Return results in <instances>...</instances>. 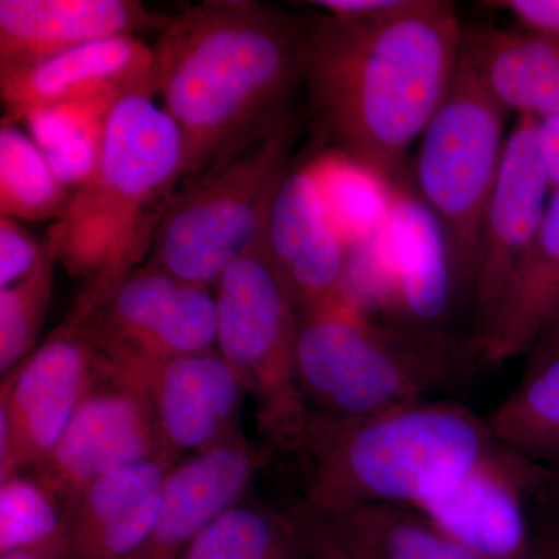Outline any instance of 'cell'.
I'll list each match as a JSON object with an SVG mask.
<instances>
[{
	"label": "cell",
	"mask_w": 559,
	"mask_h": 559,
	"mask_svg": "<svg viewBox=\"0 0 559 559\" xmlns=\"http://www.w3.org/2000/svg\"><path fill=\"white\" fill-rule=\"evenodd\" d=\"M463 33L454 3L443 0H409L374 21L301 20V86L319 138L395 186L450 91Z\"/></svg>",
	"instance_id": "cell-1"
},
{
	"label": "cell",
	"mask_w": 559,
	"mask_h": 559,
	"mask_svg": "<svg viewBox=\"0 0 559 559\" xmlns=\"http://www.w3.org/2000/svg\"><path fill=\"white\" fill-rule=\"evenodd\" d=\"M154 51V91L182 138V180L290 109L301 86V20L253 0L171 16Z\"/></svg>",
	"instance_id": "cell-2"
},
{
	"label": "cell",
	"mask_w": 559,
	"mask_h": 559,
	"mask_svg": "<svg viewBox=\"0 0 559 559\" xmlns=\"http://www.w3.org/2000/svg\"><path fill=\"white\" fill-rule=\"evenodd\" d=\"M153 98L138 92L116 103L97 167L44 240L68 274L84 280L76 314H90L138 270L182 182V138Z\"/></svg>",
	"instance_id": "cell-3"
},
{
	"label": "cell",
	"mask_w": 559,
	"mask_h": 559,
	"mask_svg": "<svg viewBox=\"0 0 559 559\" xmlns=\"http://www.w3.org/2000/svg\"><path fill=\"white\" fill-rule=\"evenodd\" d=\"M488 425L455 404L412 403L370 417L312 414L300 452L311 477L304 516L385 503L417 507L491 454Z\"/></svg>",
	"instance_id": "cell-4"
},
{
	"label": "cell",
	"mask_w": 559,
	"mask_h": 559,
	"mask_svg": "<svg viewBox=\"0 0 559 559\" xmlns=\"http://www.w3.org/2000/svg\"><path fill=\"white\" fill-rule=\"evenodd\" d=\"M293 108L180 182L146 263L197 285L221 274L263 234L296 143Z\"/></svg>",
	"instance_id": "cell-5"
},
{
	"label": "cell",
	"mask_w": 559,
	"mask_h": 559,
	"mask_svg": "<svg viewBox=\"0 0 559 559\" xmlns=\"http://www.w3.org/2000/svg\"><path fill=\"white\" fill-rule=\"evenodd\" d=\"M299 316L297 377L322 417L364 418L418 403L439 380L433 345L378 325L348 296Z\"/></svg>",
	"instance_id": "cell-6"
},
{
	"label": "cell",
	"mask_w": 559,
	"mask_h": 559,
	"mask_svg": "<svg viewBox=\"0 0 559 559\" xmlns=\"http://www.w3.org/2000/svg\"><path fill=\"white\" fill-rule=\"evenodd\" d=\"M503 108L462 55L447 97L423 134L419 198L447 238L454 286L473 294L484 216L507 145Z\"/></svg>",
	"instance_id": "cell-7"
},
{
	"label": "cell",
	"mask_w": 559,
	"mask_h": 559,
	"mask_svg": "<svg viewBox=\"0 0 559 559\" xmlns=\"http://www.w3.org/2000/svg\"><path fill=\"white\" fill-rule=\"evenodd\" d=\"M264 230L216 282V349L259 404L263 432L283 450L300 451L312 418L297 377L300 316Z\"/></svg>",
	"instance_id": "cell-8"
},
{
	"label": "cell",
	"mask_w": 559,
	"mask_h": 559,
	"mask_svg": "<svg viewBox=\"0 0 559 559\" xmlns=\"http://www.w3.org/2000/svg\"><path fill=\"white\" fill-rule=\"evenodd\" d=\"M76 316L108 369L143 390L151 370L213 352L218 340V310L209 286L150 263L132 271L90 314Z\"/></svg>",
	"instance_id": "cell-9"
},
{
	"label": "cell",
	"mask_w": 559,
	"mask_h": 559,
	"mask_svg": "<svg viewBox=\"0 0 559 559\" xmlns=\"http://www.w3.org/2000/svg\"><path fill=\"white\" fill-rule=\"evenodd\" d=\"M106 371L105 360L72 311L2 378L0 480L35 469Z\"/></svg>",
	"instance_id": "cell-10"
},
{
	"label": "cell",
	"mask_w": 559,
	"mask_h": 559,
	"mask_svg": "<svg viewBox=\"0 0 559 559\" xmlns=\"http://www.w3.org/2000/svg\"><path fill=\"white\" fill-rule=\"evenodd\" d=\"M159 455L168 457L148 393L106 367L33 474L61 500L69 518L84 492L106 474Z\"/></svg>",
	"instance_id": "cell-11"
},
{
	"label": "cell",
	"mask_w": 559,
	"mask_h": 559,
	"mask_svg": "<svg viewBox=\"0 0 559 559\" xmlns=\"http://www.w3.org/2000/svg\"><path fill=\"white\" fill-rule=\"evenodd\" d=\"M539 119L518 116L507 138L502 162L481 226L479 260L474 280L476 334L480 336L509 288L536 234L551 186L539 140Z\"/></svg>",
	"instance_id": "cell-12"
},
{
	"label": "cell",
	"mask_w": 559,
	"mask_h": 559,
	"mask_svg": "<svg viewBox=\"0 0 559 559\" xmlns=\"http://www.w3.org/2000/svg\"><path fill=\"white\" fill-rule=\"evenodd\" d=\"M264 241L299 312L347 296L352 250L331 219L318 159L290 165L272 201Z\"/></svg>",
	"instance_id": "cell-13"
},
{
	"label": "cell",
	"mask_w": 559,
	"mask_h": 559,
	"mask_svg": "<svg viewBox=\"0 0 559 559\" xmlns=\"http://www.w3.org/2000/svg\"><path fill=\"white\" fill-rule=\"evenodd\" d=\"M156 95L154 51L138 36H117L0 72L2 124L64 103H117L130 94Z\"/></svg>",
	"instance_id": "cell-14"
},
{
	"label": "cell",
	"mask_w": 559,
	"mask_h": 559,
	"mask_svg": "<svg viewBox=\"0 0 559 559\" xmlns=\"http://www.w3.org/2000/svg\"><path fill=\"white\" fill-rule=\"evenodd\" d=\"M532 463L495 450L447 491L415 509L481 559H528L533 547L522 488L533 480Z\"/></svg>",
	"instance_id": "cell-15"
},
{
	"label": "cell",
	"mask_w": 559,
	"mask_h": 559,
	"mask_svg": "<svg viewBox=\"0 0 559 559\" xmlns=\"http://www.w3.org/2000/svg\"><path fill=\"white\" fill-rule=\"evenodd\" d=\"M153 401L165 454L207 451L240 436L245 385L218 349L180 356L150 371L143 384Z\"/></svg>",
	"instance_id": "cell-16"
},
{
	"label": "cell",
	"mask_w": 559,
	"mask_h": 559,
	"mask_svg": "<svg viewBox=\"0 0 559 559\" xmlns=\"http://www.w3.org/2000/svg\"><path fill=\"white\" fill-rule=\"evenodd\" d=\"M263 460V452L240 433L173 466L156 524L130 559L182 558L213 521L240 502Z\"/></svg>",
	"instance_id": "cell-17"
},
{
	"label": "cell",
	"mask_w": 559,
	"mask_h": 559,
	"mask_svg": "<svg viewBox=\"0 0 559 559\" xmlns=\"http://www.w3.org/2000/svg\"><path fill=\"white\" fill-rule=\"evenodd\" d=\"M170 20L135 0H0V72L97 40L162 32Z\"/></svg>",
	"instance_id": "cell-18"
},
{
	"label": "cell",
	"mask_w": 559,
	"mask_h": 559,
	"mask_svg": "<svg viewBox=\"0 0 559 559\" xmlns=\"http://www.w3.org/2000/svg\"><path fill=\"white\" fill-rule=\"evenodd\" d=\"M175 465L159 455L95 481L70 510L64 559H130L156 524L165 477Z\"/></svg>",
	"instance_id": "cell-19"
},
{
	"label": "cell",
	"mask_w": 559,
	"mask_h": 559,
	"mask_svg": "<svg viewBox=\"0 0 559 559\" xmlns=\"http://www.w3.org/2000/svg\"><path fill=\"white\" fill-rule=\"evenodd\" d=\"M559 316V189L551 191L535 240L510 280L487 330L474 340L488 366L527 352Z\"/></svg>",
	"instance_id": "cell-20"
},
{
	"label": "cell",
	"mask_w": 559,
	"mask_h": 559,
	"mask_svg": "<svg viewBox=\"0 0 559 559\" xmlns=\"http://www.w3.org/2000/svg\"><path fill=\"white\" fill-rule=\"evenodd\" d=\"M463 50L503 108L539 120L559 116V38L509 28H465Z\"/></svg>",
	"instance_id": "cell-21"
},
{
	"label": "cell",
	"mask_w": 559,
	"mask_h": 559,
	"mask_svg": "<svg viewBox=\"0 0 559 559\" xmlns=\"http://www.w3.org/2000/svg\"><path fill=\"white\" fill-rule=\"evenodd\" d=\"M304 516V514H301ZM310 518L319 543L367 559H481L400 506L370 503Z\"/></svg>",
	"instance_id": "cell-22"
},
{
	"label": "cell",
	"mask_w": 559,
	"mask_h": 559,
	"mask_svg": "<svg viewBox=\"0 0 559 559\" xmlns=\"http://www.w3.org/2000/svg\"><path fill=\"white\" fill-rule=\"evenodd\" d=\"M498 443L521 457L559 462V355L538 360L532 374L489 418Z\"/></svg>",
	"instance_id": "cell-23"
},
{
	"label": "cell",
	"mask_w": 559,
	"mask_h": 559,
	"mask_svg": "<svg viewBox=\"0 0 559 559\" xmlns=\"http://www.w3.org/2000/svg\"><path fill=\"white\" fill-rule=\"evenodd\" d=\"M114 106L110 102L64 103L36 109L25 119L31 138L66 189H79L97 167Z\"/></svg>",
	"instance_id": "cell-24"
},
{
	"label": "cell",
	"mask_w": 559,
	"mask_h": 559,
	"mask_svg": "<svg viewBox=\"0 0 559 559\" xmlns=\"http://www.w3.org/2000/svg\"><path fill=\"white\" fill-rule=\"evenodd\" d=\"M72 191L62 186L35 140L17 124L0 127V215L11 219L60 218Z\"/></svg>",
	"instance_id": "cell-25"
},
{
	"label": "cell",
	"mask_w": 559,
	"mask_h": 559,
	"mask_svg": "<svg viewBox=\"0 0 559 559\" xmlns=\"http://www.w3.org/2000/svg\"><path fill=\"white\" fill-rule=\"evenodd\" d=\"M300 530L272 511L237 502L180 559H300Z\"/></svg>",
	"instance_id": "cell-26"
},
{
	"label": "cell",
	"mask_w": 559,
	"mask_h": 559,
	"mask_svg": "<svg viewBox=\"0 0 559 559\" xmlns=\"http://www.w3.org/2000/svg\"><path fill=\"white\" fill-rule=\"evenodd\" d=\"M55 259L44 242L43 255L35 270L0 289V371L2 378L27 358L49 311L55 283Z\"/></svg>",
	"instance_id": "cell-27"
},
{
	"label": "cell",
	"mask_w": 559,
	"mask_h": 559,
	"mask_svg": "<svg viewBox=\"0 0 559 559\" xmlns=\"http://www.w3.org/2000/svg\"><path fill=\"white\" fill-rule=\"evenodd\" d=\"M66 527L68 510L35 474L0 480V554L50 543Z\"/></svg>",
	"instance_id": "cell-28"
},
{
	"label": "cell",
	"mask_w": 559,
	"mask_h": 559,
	"mask_svg": "<svg viewBox=\"0 0 559 559\" xmlns=\"http://www.w3.org/2000/svg\"><path fill=\"white\" fill-rule=\"evenodd\" d=\"M38 242L16 219L0 218V289L27 277L43 255Z\"/></svg>",
	"instance_id": "cell-29"
},
{
	"label": "cell",
	"mask_w": 559,
	"mask_h": 559,
	"mask_svg": "<svg viewBox=\"0 0 559 559\" xmlns=\"http://www.w3.org/2000/svg\"><path fill=\"white\" fill-rule=\"evenodd\" d=\"M485 5L509 11L525 32L559 38V0H502Z\"/></svg>",
	"instance_id": "cell-30"
},
{
	"label": "cell",
	"mask_w": 559,
	"mask_h": 559,
	"mask_svg": "<svg viewBox=\"0 0 559 559\" xmlns=\"http://www.w3.org/2000/svg\"><path fill=\"white\" fill-rule=\"evenodd\" d=\"M409 0H319L310 5L347 21H374L399 13Z\"/></svg>",
	"instance_id": "cell-31"
},
{
	"label": "cell",
	"mask_w": 559,
	"mask_h": 559,
	"mask_svg": "<svg viewBox=\"0 0 559 559\" xmlns=\"http://www.w3.org/2000/svg\"><path fill=\"white\" fill-rule=\"evenodd\" d=\"M539 140L554 191L559 189V116L539 121Z\"/></svg>",
	"instance_id": "cell-32"
},
{
	"label": "cell",
	"mask_w": 559,
	"mask_h": 559,
	"mask_svg": "<svg viewBox=\"0 0 559 559\" xmlns=\"http://www.w3.org/2000/svg\"><path fill=\"white\" fill-rule=\"evenodd\" d=\"M66 558V535L61 538L40 544V546L25 547L0 554V559H64Z\"/></svg>",
	"instance_id": "cell-33"
},
{
	"label": "cell",
	"mask_w": 559,
	"mask_h": 559,
	"mask_svg": "<svg viewBox=\"0 0 559 559\" xmlns=\"http://www.w3.org/2000/svg\"><path fill=\"white\" fill-rule=\"evenodd\" d=\"M528 559H559V538L540 540L538 546L533 547Z\"/></svg>",
	"instance_id": "cell-34"
},
{
	"label": "cell",
	"mask_w": 559,
	"mask_h": 559,
	"mask_svg": "<svg viewBox=\"0 0 559 559\" xmlns=\"http://www.w3.org/2000/svg\"><path fill=\"white\" fill-rule=\"evenodd\" d=\"M320 546H322L323 557H330L333 559H367L360 557V555L352 554V551L337 549V547L330 546V544L320 543Z\"/></svg>",
	"instance_id": "cell-35"
},
{
	"label": "cell",
	"mask_w": 559,
	"mask_h": 559,
	"mask_svg": "<svg viewBox=\"0 0 559 559\" xmlns=\"http://www.w3.org/2000/svg\"><path fill=\"white\" fill-rule=\"evenodd\" d=\"M543 340L546 342L547 347L559 353V316L551 322L549 329L546 330Z\"/></svg>",
	"instance_id": "cell-36"
},
{
	"label": "cell",
	"mask_w": 559,
	"mask_h": 559,
	"mask_svg": "<svg viewBox=\"0 0 559 559\" xmlns=\"http://www.w3.org/2000/svg\"><path fill=\"white\" fill-rule=\"evenodd\" d=\"M320 559H333V558H330V557H323V555H322V558H320Z\"/></svg>",
	"instance_id": "cell-37"
}]
</instances>
